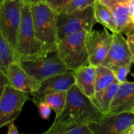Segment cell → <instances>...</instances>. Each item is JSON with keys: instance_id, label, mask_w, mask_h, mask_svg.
<instances>
[{"instance_id": "obj_1", "label": "cell", "mask_w": 134, "mask_h": 134, "mask_svg": "<svg viewBox=\"0 0 134 134\" xmlns=\"http://www.w3.org/2000/svg\"><path fill=\"white\" fill-rule=\"evenodd\" d=\"M104 114L93 103L91 99L85 96L74 85L67 92L65 107L49 129L44 134H55L59 129L72 124H89L98 122Z\"/></svg>"}, {"instance_id": "obj_2", "label": "cell", "mask_w": 134, "mask_h": 134, "mask_svg": "<svg viewBox=\"0 0 134 134\" xmlns=\"http://www.w3.org/2000/svg\"><path fill=\"white\" fill-rule=\"evenodd\" d=\"M35 34L44 48L46 55L55 53L58 43V13L44 1L30 4Z\"/></svg>"}, {"instance_id": "obj_3", "label": "cell", "mask_w": 134, "mask_h": 134, "mask_svg": "<svg viewBox=\"0 0 134 134\" xmlns=\"http://www.w3.org/2000/svg\"><path fill=\"white\" fill-rule=\"evenodd\" d=\"M16 56L17 62L33 60L47 56L35 34L30 4L24 0L22 17L18 37Z\"/></svg>"}, {"instance_id": "obj_4", "label": "cell", "mask_w": 134, "mask_h": 134, "mask_svg": "<svg viewBox=\"0 0 134 134\" xmlns=\"http://www.w3.org/2000/svg\"><path fill=\"white\" fill-rule=\"evenodd\" d=\"M88 32L81 31L69 34L58 43L56 54L68 70H77L89 64L86 39Z\"/></svg>"}, {"instance_id": "obj_5", "label": "cell", "mask_w": 134, "mask_h": 134, "mask_svg": "<svg viewBox=\"0 0 134 134\" xmlns=\"http://www.w3.org/2000/svg\"><path fill=\"white\" fill-rule=\"evenodd\" d=\"M96 23L93 5L73 13H58V42L67 35L73 33L81 31L91 32Z\"/></svg>"}, {"instance_id": "obj_6", "label": "cell", "mask_w": 134, "mask_h": 134, "mask_svg": "<svg viewBox=\"0 0 134 134\" xmlns=\"http://www.w3.org/2000/svg\"><path fill=\"white\" fill-rule=\"evenodd\" d=\"M24 0H1L0 6V34L16 51L22 17Z\"/></svg>"}, {"instance_id": "obj_7", "label": "cell", "mask_w": 134, "mask_h": 134, "mask_svg": "<svg viewBox=\"0 0 134 134\" xmlns=\"http://www.w3.org/2000/svg\"><path fill=\"white\" fill-rule=\"evenodd\" d=\"M28 94L14 88L10 84L5 85L0 97V128L15 121L25 103L31 99Z\"/></svg>"}, {"instance_id": "obj_8", "label": "cell", "mask_w": 134, "mask_h": 134, "mask_svg": "<svg viewBox=\"0 0 134 134\" xmlns=\"http://www.w3.org/2000/svg\"><path fill=\"white\" fill-rule=\"evenodd\" d=\"M20 64L29 75L41 82L55 75L64 73L68 70L56 52L53 56L22 61Z\"/></svg>"}, {"instance_id": "obj_9", "label": "cell", "mask_w": 134, "mask_h": 134, "mask_svg": "<svg viewBox=\"0 0 134 134\" xmlns=\"http://www.w3.org/2000/svg\"><path fill=\"white\" fill-rule=\"evenodd\" d=\"M134 124V113L124 112L108 113L98 122L89 124L93 134H126Z\"/></svg>"}, {"instance_id": "obj_10", "label": "cell", "mask_w": 134, "mask_h": 134, "mask_svg": "<svg viewBox=\"0 0 134 134\" xmlns=\"http://www.w3.org/2000/svg\"><path fill=\"white\" fill-rule=\"evenodd\" d=\"M107 29L104 27L102 31L92 30L88 34L86 46L89 64L94 67L103 64L112 43L113 34H110Z\"/></svg>"}, {"instance_id": "obj_11", "label": "cell", "mask_w": 134, "mask_h": 134, "mask_svg": "<svg viewBox=\"0 0 134 134\" xmlns=\"http://www.w3.org/2000/svg\"><path fill=\"white\" fill-rule=\"evenodd\" d=\"M111 10L117 31L126 35L134 33L132 0H101Z\"/></svg>"}, {"instance_id": "obj_12", "label": "cell", "mask_w": 134, "mask_h": 134, "mask_svg": "<svg viewBox=\"0 0 134 134\" xmlns=\"http://www.w3.org/2000/svg\"><path fill=\"white\" fill-rule=\"evenodd\" d=\"M74 85H75L74 71L68 70L64 73L42 81L39 90L31 94L32 96L31 99L37 105L47 94L56 92H68Z\"/></svg>"}, {"instance_id": "obj_13", "label": "cell", "mask_w": 134, "mask_h": 134, "mask_svg": "<svg viewBox=\"0 0 134 134\" xmlns=\"http://www.w3.org/2000/svg\"><path fill=\"white\" fill-rule=\"evenodd\" d=\"M133 61V55L127 39L123 36L121 32H113L112 43L108 54L102 65L107 66L110 64H117L132 66Z\"/></svg>"}, {"instance_id": "obj_14", "label": "cell", "mask_w": 134, "mask_h": 134, "mask_svg": "<svg viewBox=\"0 0 134 134\" xmlns=\"http://www.w3.org/2000/svg\"><path fill=\"white\" fill-rule=\"evenodd\" d=\"M7 76L9 84L13 88L30 94L37 91L41 83L29 75L19 62H14L9 65Z\"/></svg>"}, {"instance_id": "obj_15", "label": "cell", "mask_w": 134, "mask_h": 134, "mask_svg": "<svg viewBox=\"0 0 134 134\" xmlns=\"http://www.w3.org/2000/svg\"><path fill=\"white\" fill-rule=\"evenodd\" d=\"M134 109V82L119 84L109 113L132 112Z\"/></svg>"}, {"instance_id": "obj_16", "label": "cell", "mask_w": 134, "mask_h": 134, "mask_svg": "<svg viewBox=\"0 0 134 134\" xmlns=\"http://www.w3.org/2000/svg\"><path fill=\"white\" fill-rule=\"evenodd\" d=\"M75 85L79 90L90 99L96 94V67L88 65L74 71Z\"/></svg>"}, {"instance_id": "obj_17", "label": "cell", "mask_w": 134, "mask_h": 134, "mask_svg": "<svg viewBox=\"0 0 134 134\" xmlns=\"http://www.w3.org/2000/svg\"><path fill=\"white\" fill-rule=\"evenodd\" d=\"M120 82H114L103 90L97 96L91 99L92 102L98 107L103 114L106 115L109 113L111 103L116 94Z\"/></svg>"}, {"instance_id": "obj_18", "label": "cell", "mask_w": 134, "mask_h": 134, "mask_svg": "<svg viewBox=\"0 0 134 134\" xmlns=\"http://www.w3.org/2000/svg\"><path fill=\"white\" fill-rule=\"evenodd\" d=\"M93 8L97 22L103 25L112 32L117 31L112 13L108 7L103 4L101 0H96L93 4Z\"/></svg>"}, {"instance_id": "obj_19", "label": "cell", "mask_w": 134, "mask_h": 134, "mask_svg": "<svg viewBox=\"0 0 134 134\" xmlns=\"http://www.w3.org/2000/svg\"><path fill=\"white\" fill-rule=\"evenodd\" d=\"M96 94L94 97L99 95L114 82H119L112 70L107 66L96 67Z\"/></svg>"}, {"instance_id": "obj_20", "label": "cell", "mask_w": 134, "mask_h": 134, "mask_svg": "<svg viewBox=\"0 0 134 134\" xmlns=\"http://www.w3.org/2000/svg\"><path fill=\"white\" fill-rule=\"evenodd\" d=\"M14 62H17L15 50L0 34V72L7 75L8 68Z\"/></svg>"}, {"instance_id": "obj_21", "label": "cell", "mask_w": 134, "mask_h": 134, "mask_svg": "<svg viewBox=\"0 0 134 134\" xmlns=\"http://www.w3.org/2000/svg\"><path fill=\"white\" fill-rule=\"evenodd\" d=\"M42 101L48 103L54 111L56 116L61 114L67 102V92H56L47 94Z\"/></svg>"}, {"instance_id": "obj_22", "label": "cell", "mask_w": 134, "mask_h": 134, "mask_svg": "<svg viewBox=\"0 0 134 134\" xmlns=\"http://www.w3.org/2000/svg\"><path fill=\"white\" fill-rule=\"evenodd\" d=\"M96 0H71L58 13H70L93 5Z\"/></svg>"}, {"instance_id": "obj_23", "label": "cell", "mask_w": 134, "mask_h": 134, "mask_svg": "<svg viewBox=\"0 0 134 134\" xmlns=\"http://www.w3.org/2000/svg\"><path fill=\"white\" fill-rule=\"evenodd\" d=\"M55 134H93V132L88 124H72L60 128Z\"/></svg>"}, {"instance_id": "obj_24", "label": "cell", "mask_w": 134, "mask_h": 134, "mask_svg": "<svg viewBox=\"0 0 134 134\" xmlns=\"http://www.w3.org/2000/svg\"><path fill=\"white\" fill-rule=\"evenodd\" d=\"M107 67L109 68L115 74L116 79L120 83L126 82L127 76L130 72L131 66L130 65H117V64H110Z\"/></svg>"}, {"instance_id": "obj_25", "label": "cell", "mask_w": 134, "mask_h": 134, "mask_svg": "<svg viewBox=\"0 0 134 134\" xmlns=\"http://www.w3.org/2000/svg\"><path fill=\"white\" fill-rule=\"evenodd\" d=\"M36 105L37 106L41 117L44 120H48L49 119L51 109H52L49 105L46 102L41 101V102H39Z\"/></svg>"}, {"instance_id": "obj_26", "label": "cell", "mask_w": 134, "mask_h": 134, "mask_svg": "<svg viewBox=\"0 0 134 134\" xmlns=\"http://www.w3.org/2000/svg\"><path fill=\"white\" fill-rule=\"evenodd\" d=\"M71 0H44V2L55 11L59 12L60 9Z\"/></svg>"}, {"instance_id": "obj_27", "label": "cell", "mask_w": 134, "mask_h": 134, "mask_svg": "<svg viewBox=\"0 0 134 134\" xmlns=\"http://www.w3.org/2000/svg\"><path fill=\"white\" fill-rule=\"evenodd\" d=\"M127 41L129 44L130 48L132 55H133L134 60V33L127 35Z\"/></svg>"}, {"instance_id": "obj_28", "label": "cell", "mask_w": 134, "mask_h": 134, "mask_svg": "<svg viewBox=\"0 0 134 134\" xmlns=\"http://www.w3.org/2000/svg\"><path fill=\"white\" fill-rule=\"evenodd\" d=\"M8 134H19L16 126L14 125V121L11 122L8 124Z\"/></svg>"}, {"instance_id": "obj_29", "label": "cell", "mask_w": 134, "mask_h": 134, "mask_svg": "<svg viewBox=\"0 0 134 134\" xmlns=\"http://www.w3.org/2000/svg\"><path fill=\"white\" fill-rule=\"evenodd\" d=\"M126 134H134V124L129 128Z\"/></svg>"}, {"instance_id": "obj_30", "label": "cell", "mask_w": 134, "mask_h": 134, "mask_svg": "<svg viewBox=\"0 0 134 134\" xmlns=\"http://www.w3.org/2000/svg\"><path fill=\"white\" fill-rule=\"evenodd\" d=\"M26 1H27V3H29L30 4H33V3H36L41 2V1H43L44 0H25Z\"/></svg>"}, {"instance_id": "obj_31", "label": "cell", "mask_w": 134, "mask_h": 134, "mask_svg": "<svg viewBox=\"0 0 134 134\" xmlns=\"http://www.w3.org/2000/svg\"><path fill=\"white\" fill-rule=\"evenodd\" d=\"M133 64H134V60H133ZM132 77H133V78H134V73H132Z\"/></svg>"}, {"instance_id": "obj_32", "label": "cell", "mask_w": 134, "mask_h": 134, "mask_svg": "<svg viewBox=\"0 0 134 134\" xmlns=\"http://www.w3.org/2000/svg\"><path fill=\"white\" fill-rule=\"evenodd\" d=\"M132 112H133V113H134V109L133 110V111H132Z\"/></svg>"}]
</instances>
